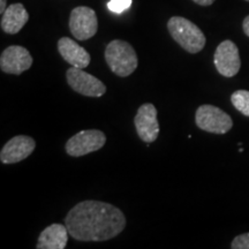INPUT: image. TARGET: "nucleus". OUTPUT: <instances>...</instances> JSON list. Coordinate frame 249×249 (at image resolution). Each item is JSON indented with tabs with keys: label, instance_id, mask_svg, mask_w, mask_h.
<instances>
[{
	"label": "nucleus",
	"instance_id": "obj_1",
	"mask_svg": "<svg viewBox=\"0 0 249 249\" xmlns=\"http://www.w3.org/2000/svg\"><path fill=\"white\" fill-rule=\"evenodd\" d=\"M65 225L77 241H107L124 231L126 218L116 205L88 200L71 208L65 217Z\"/></svg>",
	"mask_w": 249,
	"mask_h": 249
},
{
	"label": "nucleus",
	"instance_id": "obj_2",
	"mask_svg": "<svg viewBox=\"0 0 249 249\" xmlns=\"http://www.w3.org/2000/svg\"><path fill=\"white\" fill-rule=\"evenodd\" d=\"M167 29L172 38L189 53H198L204 49L207 38L203 31L192 21L181 17H173L167 22Z\"/></svg>",
	"mask_w": 249,
	"mask_h": 249
},
{
	"label": "nucleus",
	"instance_id": "obj_3",
	"mask_svg": "<svg viewBox=\"0 0 249 249\" xmlns=\"http://www.w3.org/2000/svg\"><path fill=\"white\" fill-rule=\"evenodd\" d=\"M105 60L114 74L127 77L138 68L139 59L135 50L128 42L114 39L105 49Z\"/></svg>",
	"mask_w": 249,
	"mask_h": 249
},
{
	"label": "nucleus",
	"instance_id": "obj_4",
	"mask_svg": "<svg viewBox=\"0 0 249 249\" xmlns=\"http://www.w3.org/2000/svg\"><path fill=\"white\" fill-rule=\"evenodd\" d=\"M195 124L204 132L213 134H226L233 127L232 118L222 108L210 104L198 107L195 113Z\"/></svg>",
	"mask_w": 249,
	"mask_h": 249
},
{
	"label": "nucleus",
	"instance_id": "obj_5",
	"mask_svg": "<svg viewBox=\"0 0 249 249\" xmlns=\"http://www.w3.org/2000/svg\"><path fill=\"white\" fill-rule=\"evenodd\" d=\"M107 135L98 129H86L71 136L66 143V152L71 157H81L102 149Z\"/></svg>",
	"mask_w": 249,
	"mask_h": 249
},
{
	"label": "nucleus",
	"instance_id": "obj_6",
	"mask_svg": "<svg viewBox=\"0 0 249 249\" xmlns=\"http://www.w3.org/2000/svg\"><path fill=\"white\" fill-rule=\"evenodd\" d=\"M66 80L74 91L87 97H102L107 92V86L82 68L71 67L67 70Z\"/></svg>",
	"mask_w": 249,
	"mask_h": 249
},
{
	"label": "nucleus",
	"instance_id": "obj_7",
	"mask_svg": "<svg viewBox=\"0 0 249 249\" xmlns=\"http://www.w3.org/2000/svg\"><path fill=\"white\" fill-rule=\"evenodd\" d=\"M70 30L79 40H87L96 35L98 30L97 15L92 8L79 6L71 12Z\"/></svg>",
	"mask_w": 249,
	"mask_h": 249
},
{
	"label": "nucleus",
	"instance_id": "obj_8",
	"mask_svg": "<svg viewBox=\"0 0 249 249\" xmlns=\"http://www.w3.org/2000/svg\"><path fill=\"white\" fill-rule=\"evenodd\" d=\"M213 62L220 75L225 77L235 76L241 67L240 54L235 43L230 39L220 43L214 51Z\"/></svg>",
	"mask_w": 249,
	"mask_h": 249
},
{
	"label": "nucleus",
	"instance_id": "obj_9",
	"mask_svg": "<svg viewBox=\"0 0 249 249\" xmlns=\"http://www.w3.org/2000/svg\"><path fill=\"white\" fill-rule=\"evenodd\" d=\"M139 138L145 143H152L160 135V123L157 119V108L151 103H145L139 107L134 118Z\"/></svg>",
	"mask_w": 249,
	"mask_h": 249
},
{
	"label": "nucleus",
	"instance_id": "obj_10",
	"mask_svg": "<svg viewBox=\"0 0 249 249\" xmlns=\"http://www.w3.org/2000/svg\"><path fill=\"white\" fill-rule=\"evenodd\" d=\"M34 59L26 48L11 45L0 55V70L6 74L20 75L33 66Z\"/></svg>",
	"mask_w": 249,
	"mask_h": 249
},
{
	"label": "nucleus",
	"instance_id": "obj_11",
	"mask_svg": "<svg viewBox=\"0 0 249 249\" xmlns=\"http://www.w3.org/2000/svg\"><path fill=\"white\" fill-rule=\"evenodd\" d=\"M36 148L35 140L27 135H17L5 143L0 151L2 164H17L29 157Z\"/></svg>",
	"mask_w": 249,
	"mask_h": 249
},
{
	"label": "nucleus",
	"instance_id": "obj_12",
	"mask_svg": "<svg viewBox=\"0 0 249 249\" xmlns=\"http://www.w3.org/2000/svg\"><path fill=\"white\" fill-rule=\"evenodd\" d=\"M58 51L62 59L68 62L71 67L85 70L91 61L89 52L70 37H62L58 40Z\"/></svg>",
	"mask_w": 249,
	"mask_h": 249
},
{
	"label": "nucleus",
	"instance_id": "obj_13",
	"mask_svg": "<svg viewBox=\"0 0 249 249\" xmlns=\"http://www.w3.org/2000/svg\"><path fill=\"white\" fill-rule=\"evenodd\" d=\"M67 226L61 224H51L40 233L37 241V249H64L68 242Z\"/></svg>",
	"mask_w": 249,
	"mask_h": 249
},
{
	"label": "nucleus",
	"instance_id": "obj_14",
	"mask_svg": "<svg viewBox=\"0 0 249 249\" xmlns=\"http://www.w3.org/2000/svg\"><path fill=\"white\" fill-rule=\"evenodd\" d=\"M29 21V13L22 4L9 5L1 18V29L9 35H15Z\"/></svg>",
	"mask_w": 249,
	"mask_h": 249
},
{
	"label": "nucleus",
	"instance_id": "obj_15",
	"mask_svg": "<svg viewBox=\"0 0 249 249\" xmlns=\"http://www.w3.org/2000/svg\"><path fill=\"white\" fill-rule=\"evenodd\" d=\"M231 103L236 110L249 117V91L248 90H236L232 93Z\"/></svg>",
	"mask_w": 249,
	"mask_h": 249
},
{
	"label": "nucleus",
	"instance_id": "obj_16",
	"mask_svg": "<svg viewBox=\"0 0 249 249\" xmlns=\"http://www.w3.org/2000/svg\"><path fill=\"white\" fill-rule=\"evenodd\" d=\"M130 5H132V0H110L107 2V8L112 13L120 14L126 9H128Z\"/></svg>",
	"mask_w": 249,
	"mask_h": 249
},
{
	"label": "nucleus",
	"instance_id": "obj_17",
	"mask_svg": "<svg viewBox=\"0 0 249 249\" xmlns=\"http://www.w3.org/2000/svg\"><path fill=\"white\" fill-rule=\"evenodd\" d=\"M232 249H249V232L235 236L231 244Z\"/></svg>",
	"mask_w": 249,
	"mask_h": 249
},
{
	"label": "nucleus",
	"instance_id": "obj_18",
	"mask_svg": "<svg viewBox=\"0 0 249 249\" xmlns=\"http://www.w3.org/2000/svg\"><path fill=\"white\" fill-rule=\"evenodd\" d=\"M242 29H244V33L246 34V36L249 37V15L245 18L244 22H242Z\"/></svg>",
	"mask_w": 249,
	"mask_h": 249
},
{
	"label": "nucleus",
	"instance_id": "obj_19",
	"mask_svg": "<svg viewBox=\"0 0 249 249\" xmlns=\"http://www.w3.org/2000/svg\"><path fill=\"white\" fill-rule=\"evenodd\" d=\"M193 1L200 6H210V5H213L216 0H193Z\"/></svg>",
	"mask_w": 249,
	"mask_h": 249
},
{
	"label": "nucleus",
	"instance_id": "obj_20",
	"mask_svg": "<svg viewBox=\"0 0 249 249\" xmlns=\"http://www.w3.org/2000/svg\"><path fill=\"white\" fill-rule=\"evenodd\" d=\"M7 0H0V13L1 14H4V12L6 11V4H7Z\"/></svg>",
	"mask_w": 249,
	"mask_h": 249
},
{
	"label": "nucleus",
	"instance_id": "obj_21",
	"mask_svg": "<svg viewBox=\"0 0 249 249\" xmlns=\"http://www.w3.org/2000/svg\"><path fill=\"white\" fill-rule=\"evenodd\" d=\"M246 1H248V2H249V0H246Z\"/></svg>",
	"mask_w": 249,
	"mask_h": 249
}]
</instances>
